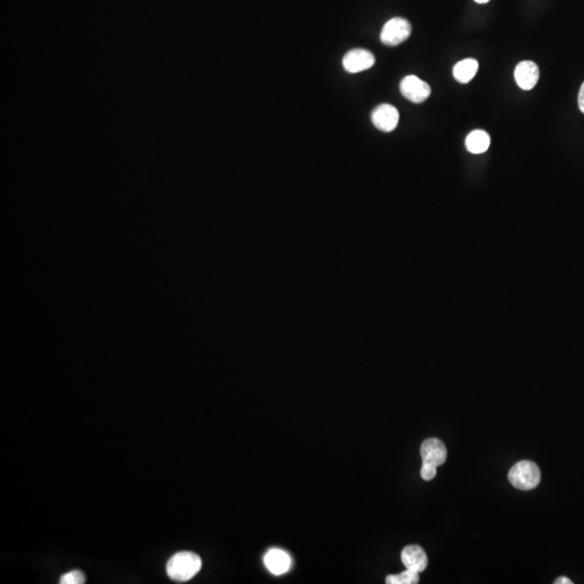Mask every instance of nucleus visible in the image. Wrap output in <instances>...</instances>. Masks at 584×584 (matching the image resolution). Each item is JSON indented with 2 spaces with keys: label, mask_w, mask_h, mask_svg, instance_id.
Returning <instances> with one entry per match:
<instances>
[{
  "label": "nucleus",
  "mask_w": 584,
  "mask_h": 584,
  "mask_svg": "<svg viewBox=\"0 0 584 584\" xmlns=\"http://www.w3.org/2000/svg\"><path fill=\"white\" fill-rule=\"evenodd\" d=\"M86 578L83 572L79 570H73L62 576L60 579L61 584H83L85 583Z\"/></svg>",
  "instance_id": "14"
},
{
  "label": "nucleus",
  "mask_w": 584,
  "mask_h": 584,
  "mask_svg": "<svg viewBox=\"0 0 584 584\" xmlns=\"http://www.w3.org/2000/svg\"><path fill=\"white\" fill-rule=\"evenodd\" d=\"M201 558L193 552H179L167 562V575L177 582H185L194 578L201 569Z\"/></svg>",
  "instance_id": "1"
},
{
  "label": "nucleus",
  "mask_w": 584,
  "mask_h": 584,
  "mask_svg": "<svg viewBox=\"0 0 584 584\" xmlns=\"http://www.w3.org/2000/svg\"><path fill=\"white\" fill-rule=\"evenodd\" d=\"M466 146L472 154L485 153L490 146L489 134L484 130H474L466 136Z\"/></svg>",
  "instance_id": "11"
},
{
  "label": "nucleus",
  "mask_w": 584,
  "mask_h": 584,
  "mask_svg": "<svg viewBox=\"0 0 584 584\" xmlns=\"http://www.w3.org/2000/svg\"><path fill=\"white\" fill-rule=\"evenodd\" d=\"M376 62L374 54L366 49L356 48L345 54L342 60L347 73L357 74L372 68Z\"/></svg>",
  "instance_id": "5"
},
{
  "label": "nucleus",
  "mask_w": 584,
  "mask_h": 584,
  "mask_svg": "<svg viewBox=\"0 0 584 584\" xmlns=\"http://www.w3.org/2000/svg\"><path fill=\"white\" fill-rule=\"evenodd\" d=\"M578 104H579L580 111L584 114V83L581 86V89H580L579 95H578Z\"/></svg>",
  "instance_id": "16"
},
{
  "label": "nucleus",
  "mask_w": 584,
  "mask_h": 584,
  "mask_svg": "<svg viewBox=\"0 0 584 584\" xmlns=\"http://www.w3.org/2000/svg\"><path fill=\"white\" fill-rule=\"evenodd\" d=\"M474 1H476L478 3H487L490 0H474Z\"/></svg>",
  "instance_id": "18"
},
{
  "label": "nucleus",
  "mask_w": 584,
  "mask_h": 584,
  "mask_svg": "<svg viewBox=\"0 0 584 584\" xmlns=\"http://www.w3.org/2000/svg\"><path fill=\"white\" fill-rule=\"evenodd\" d=\"M554 583H555V584H572V581H571V580L568 579V578L560 577V578H558V579L556 580V581L554 582Z\"/></svg>",
  "instance_id": "17"
},
{
  "label": "nucleus",
  "mask_w": 584,
  "mask_h": 584,
  "mask_svg": "<svg viewBox=\"0 0 584 584\" xmlns=\"http://www.w3.org/2000/svg\"><path fill=\"white\" fill-rule=\"evenodd\" d=\"M514 76L519 87L528 91L536 87L540 72H539L538 65L535 62L523 61L515 68Z\"/></svg>",
  "instance_id": "8"
},
{
  "label": "nucleus",
  "mask_w": 584,
  "mask_h": 584,
  "mask_svg": "<svg viewBox=\"0 0 584 584\" xmlns=\"http://www.w3.org/2000/svg\"><path fill=\"white\" fill-rule=\"evenodd\" d=\"M400 88L402 97L417 104L425 102L431 95V87L415 75L406 76Z\"/></svg>",
  "instance_id": "4"
},
{
  "label": "nucleus",
  "mask_w": 584,
  "mask_h": 584,
  "mask_svg": "<svg viewBox=\"0 0 584 584\" xmlns=\"http://www.w3.org/2000/svg\"><path fill=\"white\" fill-rule=\"evenodd\" d=\"M371 120L374 127L384 132L395 130L400 122V113L397 109L390 104H381L374 109L371 114Z\"/></svg>",
  "instance_id": "6"
},
{
  "label": "nucleus",
  "mask_w": 584,
  "mask_h": 584,
  "mask_svg": "<svg viewBox=\"0 0 584 584\" xmlns=\"http://www.w3.org/2000/svg\"><path fill=\"white\" fill-rule=\"evenodd\" d=\"M388 584H417L419 582V574L406 569L400 575H390L386 577Z\"/></svg>",
  "instance_id": "13"
},
{
  "label": "nucleus",
  "mask_w": 584,
  "mask_h": 584,
  "mask_svg": "<svg viewBox=\"0 0 584 584\" xmlns=\"http://www.w3.org/2000/svg\"><path fill=\"white\" fill-rule=\"evenodd\" d=\"M478 70V62L475 58H466L455 65L454 77L460 84H468L475 77Z\"/></svg>",
  "instance_id": "12"
},
{
  "label": "nucleus",
  "mask_w": 584,
  "mask_h": 584,
  "mask_svg": "<svg viewBox=\"0 0 584 584\" xmlns=\"http://www.w3.org/2000/svg\"><path fill=\"white\" fill-rule=\"evenodd\" d=\"M411 31L409 21L402 17H394L384 24L380 35L381 42L388 47L398 46L409 38Z\"/></svg>",
  "instance_id": "3"
},
{
  "label": "nucleus",
  "mask_w": 584,
  "mask_h": 584,
  "mask_svg": "<svg viewBox=\"0 0 584 584\" xmlns=\"http://www.w3.org/2000/svg\"><path fill=\"white\" fill-rule=\"evenodd\" d=\"M509 480L516 489L523 491L535 489L541 482L540 468L532 461H521L510 470Z\"/></svg>",
  "instance_id": "2"
},
{
  "label": "nucleus",
  "mask_w": 584,
  "mask_h": 584,
  "mask_svg": "<svg viewBox=\"0 0 584 584\" xmlns=\"http://www.w3.org/2000/svg\"><path fill=\"white\" fill-rule=\"evenodd\" d=\"M420 474H421V478H423V480H427V482L434 480L435 476H436L437 474V466H432V464H429V463H422L421 472H420Z\"/></svg>",
  "instance_id": "15"
},
{
  "label": "nucleus",
  "mask_w": 584,
  "mask_h": 584,
  "mask_svg": "<svg viewBox=\"0 0 584 584\" xmlns=\"http://www.w3.org/2000/svg\"><path fill=\"white\" fill-rule=\"evenodd\" d=\"M420 452H421L422 462L429 463L437 468L446 462L447 456H448L444 443L437 439H429L423 441Z\"/></svg>",
  "instance_id": "7"
},
{
  "label": "nucleus",
  "mask_w": 584,
  "mask_h": 584,
  "mask_svg": "<svg viewBox=\"0 0 584 584\" xmlns=\"http://www.w3.org/2000/svg\"><path fill=\"white\" fill-rule=\"evenodd\" d=\"M265 564L273 575H284L290 569L291 558L285 551L273 549L265 554Z\"/></svg>",
  "instance_id": "10"
},
{
  "label": "nucleus",
  "mask_w": 584,
  "mask_h": 584,
  "mask_svg": "<svg viewBox=\"0 0 584 584\" xmlns=\"http://www.w3.org/2000/svg\"><path fill=\"white\" fill-rule=\"evenodd\" d=\"M402 562L405 566L406 569L411 570V571L421 572L425 571L427 567V556L425 554V550L419 546H406L402 552Z\"/></svg>",
  "instance_id": "9"
}]
</instances>
